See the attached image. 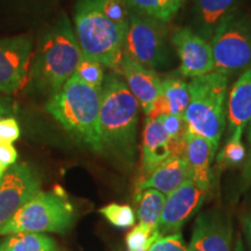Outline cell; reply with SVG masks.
Masks as SVG:
<instances>
[{
	"instance_id": "33",
	"label": "cell",
	"mask_w": 251,
	"mask_h": 251,
	"mask_svg": "<svg viewBox=\"0 0 251 251\" xmlns=\"http://www.w3.org/2000/svg\"><path fill=\"white\" fill-rule=\"evenodd\" d=\"M243 230L244 234H246V237L248 240V243H249L251 251V214L246 215L243 218Z\"/></svg>"
},
{
	"instance_id": "29",
	"label": "cell",
	"mask_w": 251,
	"mask_h": 251,
	"mask_svg": "<svg viewBox=\"0 0 251 251\" xmlns=\"http://www.w3.org/2000/svg\"><path fill=\"white\" fill-rule=\"evenodd\" d=\"M148 251H187L180 233L161 236L153 242Z\"/></svg>"
},
{
	"instance_id": "23",
	"label": "cell",
	"mask_w": 251,
	"mask_h": 251,
	"mask_svg": "<svg viewBox=\"0 0 251 251\" xmlns=\"http://www.w3.org/2000/svg\"><path fill=\"white\" fill-rule=\"evenodd\" d=\"M131 11L169 23L177 13L169 0H126Z\"/></svg>"
},
{
	"instance_id": "27",
	"label": "cell",
	"mask_w": 251,
	"mask_h": 251,
	"mask_svg": "<svg viewBox=\"0 0 251 251\" xmlns=\"http://www.w3.org/2000/svg\"><path fill=\"white\" fill-rule=\"evenodd\" d=\"M109 224L119 228H128L135 224V213L130 206L108 203L99 209Z\"/></svg>"
},
{
	"instance_id": "11",
	"label": "cell",
	"mask_w": 251,
	"mask_h": 251,
	"mask_svg": "<svg viewBox=\"0 0 251 251\" xmlns=\"http://www.w3.org/2000/svg\"><path fill=\"white\" fill-rule=\"evenodd\" d=\"M209 190L190 179L165 199L157 230L161 236L180 233L188 219L201 207Z\"/></svg>"
},
{
	"instance_id": "21",
	"label": "cell",
	"mask_w": 251,
	"mask_h": 251,
	"mask_svg": "<svg viewBox=\"0 0 251 251\" xmlns=\"http://www.w3.org/2000/svg\"><path fill=\"white\" fill-rule=\"evenodd\" d=\"M0 251H58L51 237L41 233H14L0 242Z\"/></svg>"
},
{
	"instance_id": "16",
	"label": "cell",
	"mask_w": 251,
	"mask_h": 251,
	"mask_svg": "<svg viewBox=\"0 0 251 251\" xmlns=\"http://www.w3.org/2000/svg\"><path fill=\"white\" fill-rule=\"evenodd\" d=\"M170 137L158 119L147 118L142 139V169L144 178L172 157Z\"/></svg>"
},
{
	"instance_id": "31",
	"label": "cell",
	"mask_w": 251,
	"mask_h": 251,
	"mask_svg": "<svg viewBox=\"0 0 251 251\" xmlns=\"http://www.w3.org/2000/svg\"><path fill=\"white\" fill-rule=\"evenodd\" d=\"M20 137V127L14 118L0 120V140L13 143Z\"/></svg>"
},
{
	"instance_id": "7",
	"label": "cell",
	"mask_w": 251,
	"mask_h": 251,
	"mask_svg": "<svg viewBox=\"0 0 251 251\" xmlns=\"http://www.w3.org/2000/svg\"><path fill=\"white\" fill-rule=\"evenodd\" d=\"M215 69L230 77L251 68V18L240 11L227 15L213 34Z\"/></svg>"
},
{
	"instance_id": "6",
	"label": "cell",
	"mask_w": 251,
	"mask_h": 251,
	"mask_svg": "<svg viewBox=\"0 0 251 251\" xmlns=\"http://www.w3.org/2000/svg\"><path fill=\"white\" fill-rule=\"evenodd\" d=\"M75 212L67 198L56 191H39L0 230V235L67 233L74 225Z\"/></svg>"
},
{
	"instance_id": "15",
	"label": "cell",
	"mask_w": 251,
	"mask_h": 251,
	"mask_svg": "<svg viewBox=\"0 0 251 251\" xmlns=\"http://www.w3.org/2000/svg\"><path fill=\"white\" fill-rule=\"evenodd\" d=\"M228 139L242 140L251 121V68L235 81L228 99Z\"/></svg>"
},
{
	"instance_id": "24",
	"label": "cell",
	"mask_w": 251,
	"mask_h": 251,
	"mask_svg": "<svg viewBox=\"0 0 251 251\" xmlns=\"http://www.w3.org/2000/svg\"><path fill=\"white\" fill-rule=\"evenodd\" d=\"M94 2L106 18L122 29H128L131 9L126 0H94Z\"/></svg>"
},
{
	"instance_id": "13",
	"label": "cell",
	"mask_w": 251,
	"mask_h": 251,
	"mask_svg": "<svg viewBox=\"0 0 251 251\" xmlns=\"http://www.w3.org/2000/svg\"><path fill=\"white\" fill-rule=\"evenodd\" d=\"M120 75L124 76L128 89L137 100L144 114L149 117L162 92L161 78L155 70L143 67L125 55L121 62Z\"/></svg>"
},
{
	"instance_id": "28",
	"label": "cell",
	"mask_w": 251,
	"mask_h": 251,
	"mask_svg": "<svg viewBox=\"0 0 251 251\" xmlns=\"http://www.w3.org/2000/svg\"><path fill=\"white\" fill-rule=\"evenodd\" d=\"M158 237H161L158 230H152L144 227L143 225H137L131 229L129 233L126 236V244H127L128 250L134 251L139 249L148 250L150 246L155 242Z\"/></svg>"
},
{
	"instance_id": "22",
	"label": "cell",
	"mask_w": 251,
	"mask_h": 251,
	"mask_svg": "<svg viewBox=\"0 0 251 251\" xmlns=\"http://www.w3.org/2000/svg\"><path fill=\"white\" fill-rule=\"evenodd\" d=\"M165 199V194L153 188H147L140 192L139 205H137V218L140 224L144 227L156 230Z\"/></svg>"
},
{
	"instance_id": "35",
	"label": "cell",
	"mask_w": 251,
	"mask_h": 251,
	"mask_svg": "<svg viewBox=\"0 0 251 251\" xmlns=\"http://www.w3.org/2000/svg\"><path fill=\"white\" fill-rule=\"evenodd\" d=\"M187 251H202V249L199 247V244L197 243V241L194 238H191V242L187 247Z\"/></svg>"
},
{
	"instance_id": "36",
	"label": "cell",
	"mask_w": 251,
	"mask_h": 251,
	"mask_svg": "<svg viewBox=\"0 0 251 251\" xmlns=\"http://www.w3.org/2000/svg\"><path fill=\"white\" fill-rule=\"evenodd\" d=\"M170 1V4L172 5V7H174V9L176 12H178V9L180 8V6L183 5L184 0H169Z\"/></svg>"
},
{
	"instance_id": "34",
	"label": "cell",
	"mask_w": 251,
	"mask_h": 251,
	"mask_svg": "<svg viewBox=\"0 0 251 251\" xmlns=\"http://www.w3.org/2000/svg\"><path fill=\"white\" fill-rule=\"evenodd\" d=\"M9 103H11V100L7 98H4V97H0V109H1L4 113H8L9 109Z\"/></svg>"
},
{
	"instance_id": "19",
	"label": "cell",
	"mask_w": 251,
	"mask_h": 251,
	"mask_svg": "<svg viewBox=\"0 0 251 251\" xmlns=\"http://www.w3.org/2000/svg\"><path fill=\"white\" fill-rule=\"evenodd\" d=\"M240 0H193L194 31L211 42L224 19L237 9Z\"/></svg>"
},
{
	"instance_id": "14",
	"label": "cell",
	"mask_w": 251,
	"mask_h": 251,
	"mask_svg": "<svg viewBox=\"0 0 251 251\" xmlns=\"http://www.w3.org/2000/svg\"><path fill=\"white\" fill-rule=\"evenodd\" d=\"M192 238L202 251H230L233 226L221 212L211 209L197 218Z\"/></svg>"
},
{
	"instance_id": "30",
	"label": "cell",
	"mask_w": 251,
	"mask_h": 251,
	"mask_svg": "<svg viewBox=\"0 0 251 251\" xmlns=\"http://www.w3.org/2000/svg\"><path fill=\"white\" fill-rule=\"evenodd\" d=\"M18 159V152L11 142L0 140V179L5 172L15 164Z\"/></svg>"
},
{
	"instance_id": "37",
	"label": "cell",
	"mask_w": 251,
	"mask_h": 251,
	"mask_svg": "<svg viewBox=\"0 0 251 251\" xmlns=\"http://www.w3.org/2000/svg\"><path fill=\"white\" fill-rule=\"evenodd\" d=\"M234 251H246V249H244V246H243V242H242V238H241V236L237 237L236 246H235V250H234Z\"/></svg>"
},
{
	"instance_id": "3",
	"label": "cell",
	"mask_w": 251,
	"mask_h": 251,
	"mask_svg": "<svg viewBox=\"0 0 251 251\" xmlns=\"http://www.w3.org/2000/svg\"><path fill=\"white\" fill-rule=\"evenodd\" d=\"M100 105L101 90L90 86L74 75L58 93L50 97L46 109L72 139L92 151L101 153Z\"/></svg>"
},
{
	"instance_id": "2",
	"label": "cell",
	"mask_w": 251,
	"mask_h": 251,
	"mask_svg": "<svg viewBox=\"0 0 251 251\" xmlns=\"http://www.w3.org/2000/svg\"><path fill=\"white\" fill-rule=\"evenodd\" d=\"M81 56L70 20L62 14L41 37L31 61L29 81L50 97L55 96L76 74Z\"/></svg>"
},
{
	"instance_id": "17",
	"label": "cell",
	"mask_w": 251,
	"mask_h": 251,
	"mask_svg": "<svg viewBox=\"0 0 251 251\" xmlns=\"http://www.w3.org/2000/svg\"><path fill=\"white\" fill-rule=\"evenodd\" d=\"M215 153L205 137L188 129L185 139L184 158L192 172V179L206 190L211 187V164Z\"/></svg>"
},
{
	"instance_id": "4",
	"label": "cell",
	"mask_w": 251,
	"mask_h": 251,
	"mask_svg": "<svg viewBox=\"0 0 251 251\" xmlns=\"http://www.w3.org/2000/svg\"><path fill=\"white\" fill-rule=\"evenodd\" d=\"M74 30L83 56L120 75L127 30L106 18L94 0H78Z\"/></svg>"
},
{
	"instance_id": "38",
	"label": "cell",
	"mask_w": 251,
	"mask_h": 251,
	"mask_svg": "<svg viewBox=\"0 0 251 251\" xmlns=\"http://www.w3.org/2000/svg\"><path fill=\"white\" fill-rule=\"evenodd\" d=\"M1 114H5V113H4V112H2V111H1V109H0V115H1Z\"/></svg>"
},
{
	"instance_id": "20",
	"label": "cell",
	"mask_w": 251,
	"mask_h": 251,
	"mask_svg": "<svg viewBox=\"0 0 251 251\" xmlns=\"http://www.w3.org/2000/svg\"><path fill=\"white\" fill-rule=\"evenodd\" d=\"M188 102V84L178 75H171L165 79H162V92L157 98L151 113L147 118L157 119L163 114L184 117Z\"/></svg>"
},
{
	"instance_id": "18",
	"label": "cell",
	"mask_w": 251,
	"mask_h": 251,
	"mask_svg": "<svg viewBox=\"0 0 251 251\" xmlns=\"http://www.w3.org/2000/svg\"><path fill=\"white\" fill-rule=\"evenodd\" d=\"M190 179H192V172L184 157L172 156L141 181L139 191L153 188L163 194H171Z\"/></svg>"
},
{
	"instance_id": "25",
	"label": "cell",
	"mask_w": 251,
	"mask_h": 251,
	"mask_svg": "<svg viewBox=\"0 0 251 251\" xmlns=\"http://www.w3.org/2000/svg\"><path fill=\"white\" fill-rule=\"evenodd\" d=\"M101 63L94 61L92 58L81 56V59L76 70V76L80 78L84 83L90 86L101 90L103 80H105V71Z\"/></svg>"
},
{
	"instance_id": "9",
	"label": "cell",
	"mask_w": 251,
	"mask_h": 251,
	"mask_svg": "<svg viewBox=\"0 0 251 251\" xmlns=\"http://www.w3.org/2000/svg\"><path fill=\"white\" fill-rule=\"evenodd\" d=\"M41 191V179L28 164H14L0 179V230Z\"/></svg>"
},
{
	"instance_id": "5",
	"label": "cell",
	"mask_w": 251,
	"mask_h": 251,
	"mask_svg": "<svg viewBox=\"0 0 251 251\" xmlns=\"http://www.w3.org/2000/svg\"><path fill=\"white\" fill-rule=\"evenodd\" d=\"M229 77L213 71L188 83L190 102L184 118L193 133L211 143L216 152L226 127Z\"/></svg>"
},
{
	"instance_id": "12",
	"label": "cell",
	"mask_w": 251,
	"mask_h": 251,
	"mask_svg": "<svg viewBox=\"0 0 251 251\" xmlns=\"http://www.w3.org/2000/svg\"><path fill=\"white\" fill-rule=\"evenodd\" d=\"M177 50L181 77L196 78L214 71V57L211 43L190 28H181L172 36Z\"/></svg>"
},
{
	"instance_id": "10",
	"label": "cell",
	"mask_w": 251,
	"mask_h": 251,
	"mask_svg": "<svg viewBox=\"0 0 251 251\" xmlns=\"http://www.w3.org/2000/svg\"><path fill=\"white\" fill-rule=\"evenodd\" d=\"M33 42L18 36L0 40V92L12 94L29 81Z\"/></svg>"
},
{
	"instance_id": "8",
	"label": "cell",
	"mask_w": 251,
	"mask_h": 251,
	"mask_svg": "<svg viewBox=\"0 0 251 251\" xmlns=\"http://www.w3.org/2000/svg\"><path fill=\"white\" fill-rule=\"evenodd\" d=\"M124 55L152 70L168 67L171 56L166 43L165 23L131 11Z\"/></svg>"
},
{
	"instance_id": "26",
	"label": "cell",
	"mask_w": 251,
	"mask_h": 251,
	"mask_svg": "<svg viewBox=\"0 0 251 251\" xmlns=\"http://www.w3.org/2000/svg\"><path fill=\"white\" fill-rule=\"evenodd\" d=\"M246 148H244L242 140L228 139L225 147L216 157V163L220 169L235 168L242 164L246 159Z\"/></svg>"
},
{
	"instance_id": "32",
	"label": "cell",
	"mask_w": 251,
	"mask_h": 251,
	"mask_svg": "<svg viewBox=\"0 0 251 251\" xmlns=\"http://www.w3.org/2000/svg\"><path fill=\"white\" fill-rule=\"evenodd\" d=\"M247 141H248V146H249V155H248L246 166H244V170H243L244 185L251 183V121H250L249 128H248Z\"/></svg>"
},
{
	"instance_id": "1",
	"label": "cell",
	"mask_w": 251,
	"mask_h": 251,
	"mask_svg": "<svg viewBox=\"0 0 251 251\" xmlns=\"http://www.w3.org/2000/svg\"><path fill=\"white\" fill-rule=\"evenodd\" d=\"M139 102L119 74L105 77L101 89L99 127L101 153L131 166L136 155Z\"/></svg>"
}]
</instances>
